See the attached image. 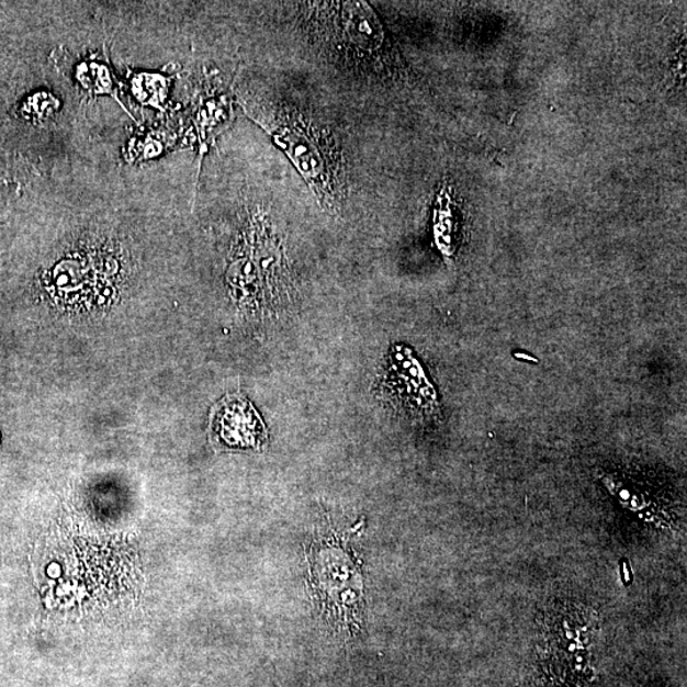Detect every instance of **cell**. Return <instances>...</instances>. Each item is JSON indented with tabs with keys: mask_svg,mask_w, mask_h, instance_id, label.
I'll use <instances>...</instances> for the list:
<instances>
[{
	"mask_svg": "<svg viewBox=\"0 0 687 687\" xmlns=\"http://www.w3.org/2000/svg\"><path fill=\"white\" fill-rule=\"evenodd\" d=\"M142 81L148 85L149 88H135V93H137L139 99L144 102L155 106L159 105L162 99V87L165 86L161 76H142Z\"/></svg>",
	"mask_w": 687,
	"mask_h": 687,
	"instance_id": "obj_4",
	"label": "cell"
},
{
	"mask_svg": "<svg viewBox=\"0 0 687 687\" xmlns=\"http://www.w3.org/2000/svg\"><path fill=\"white\" fill-rule=\"evenodd\" d=\"M79 71H81V74L79 75L87 76L86 78H81V82L86 83L87 86L86 88H90V90L94 93H113V91H111L113 85H111V78L109 76L108 68L103 66H98V64H92L90 68H86V66H82Z\"/></svg>",
	"mask_w": 687,
	"mask_h": 687,
	"instance_id": "obj_3",
	"label": "cell"
},
{
	"mask_svg": "<svg viewBox=\"0 0 687 687\" xmlns=\"http://www.w3.org/2000/svg\"><path fill=\"white\" fill-rule=\"evenodd\" d=\"M271 137L281 146L326 204L339 201V169L325 132L292 110L279 109L263 119Z\"/></svg>",
	"mask_w": 687,
	"mask_h": 687,
	"instance_id": "obj_1",
	"label": "cell"
},
{
	"mask_svg": "<svg viewBox=\"0 0 687 687\" xmlns=\"http://www.w3.org/2000/svg\"><path fill=\"white\" fill-rule=\"evenodd\" d=\"M211 433L223 447L259 449L267 442V429L254 406L241 395H228L214 406Z\"/></svg>",
	"mask_w": 687,
	"mask_h": 687,
	"instance_id": "obj_2",
	"label": "cell"
}]
</instances>
